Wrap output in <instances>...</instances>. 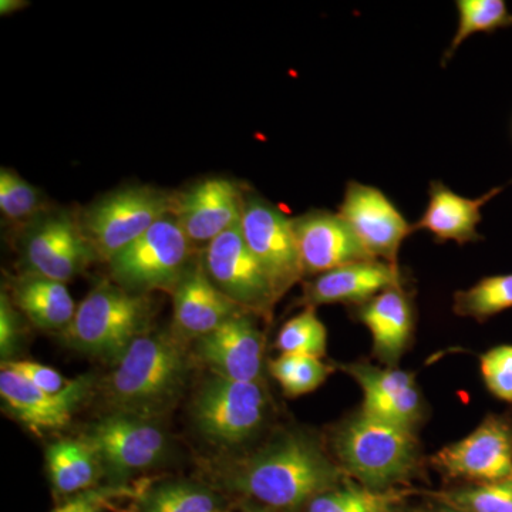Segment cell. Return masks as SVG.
Returning a JSON list of instances; mask_svg holds the SVG:
<instances>
[{
	"label": "cell",
	"mask_w": 512,
	"mask_h": 512,
	"mask_svg": "<svg viewBox=\"0 0 512 512\" xmlns=\"http://www.w3.org/2000/svg\"><path fill=\"white\" fill-rule=\"evenodd\" d=\"M47 468L57 494L77 495L94 490L103 468L92 446L84 439H64L47 447Z\"/></svg>",
	"instance_id": "obj_24"
},
{
	"label": "cell",
	"mask_w": 512,
	"mask_h": 512,
	"mask_svg": "<svg viewBox=\"0 0 512 512\" xmlns=\"http://www.w3.org/2000/svg\"><path fill=\"white\" fill-rule=\"evenodd\" d=\"M218 498L190 483H164L141 497V512H217Z\"/></svg>",
	"instance_id": "obj_28"
},
{
	"label": "cell",
	"mask_w": 512,
	"mask_h": 512,
	"mask_svg": "<svg viewBox=\"0 0 512 512\" xmlns=\"http://www.w3.org/2000/svg\"><path fill=\"white\" fill-rule=\"evenodd\" d=\"M217 512H221V511H217Z\"/></svg>",
	"instance_id": "obj_40"
},
{
	"label": "cell",
	"mask_w": 512,
	"mask_h": 512,
	"mask_svg": "<svg viewBox=\"0 0 512 512\" xmlns=\"http://www.w3.org/2000/svg\"><path fill=\"white\" fill-rule=\"evenodd\" d=\"M419 512H464L461 510H457V508L450 507V505L440 503L436 505V507L426 508V510H421Z\"/></svg>",
	"instance_id": "obj_38"
},
{
	"label": "cell",
	"mask_w": 512,
	"mask_h": 512,
	"mask_svg": "<svg viewBox=\"0 0 512 512\" xmlns=\"http://www.w3.org/2000/svg\"><path fill=\"white\" fill-rule=\"evenodd\" d=\"M440 503L464 512H512V478L448 491Z\"/></svg>",
	"instance_id": "obj_32"
},
{
	"label": "cell",
	"mask_w": 512,
	"mask_h": 512,
	"mask_svg": "<svg viewBox=\"0 0 512 512\" xmlns=\"http://www.w3.org/2000/svg\"><path fill=\"white\" fill-rule=\"evenodd\" d=\"M345 471L303 433L269 443L232 474V490L266 510L292 512L343 483Z\"/></svg>",
	"instance_id": "obj_1"
},
{
	"label": "cell",
	"mask_w": 512,
	"mask_h": 512,
	"mask_svg": "<svg viewBox=\"0 0 512 512\" xmlns=\"http://www.w3.org/2000/svg\"><path fill=\"white\" fill-rule=\"evenodd\" d=\"M244 187L222 177L207 178L175 197L173 215L192 244L207 247L241 224Z\"/></svg>",
	"instance_id": "obj_14"
},
{
	"label": "cell",
	"mask_w": 512,
	"mask_h": 512,
	"mask_svg": "<svg viewBox=\"0 0 512 512\" xmlns=\"http://www.w3.org/2000/svg\"><path fill=\"white\" fill-rule=\"evenodd\" d=\"M202 265L212 284L231 301L251 315L272 319L278 296L264 268L244 241L239 225L205 247Z\"/></svg>",
	"instance_id": "obj_8"
},
{
	"label": "cell",
	"mask_w": 512,
	"mask_h": 512,
	"mask_svg": "<svg viewBox=\"0 0 512 512\" xmlns=\"http://www.w3.org/2000/svg\"><path fill=\"white\" fill-rule=\"evenodd\" d=\"M292 225L305 275L372 259L339 212L309 211L292 218Z\"/></svg>",
	"instance_id": "obj_17"
},
{
	"label": "cell",
	"mask_w": 512,
	"mask_h": 512,
	"mask_svg": "<svg viewBox=\"0 0 512 512\" xmlns=\"http://www.w3.org/2000/svg\"><path fill=\"white\" fill-rule=\"evenodd\" d=\"M2 366L18 373L33 386L39 387L40 390L47 393L63 392L73 383V380L66 379L53 367L29 362V360H9V362H2Z\"/></svg>",
	"instance_id": "obj_34"
},
{
	"label": "cell",
	"mask_w": 512,
	"mask_h": 512,
	"mask_svg": "<svg viewBox=\"0 0 512 512\" xmlns=\"http://www.w3.org/2000/svg\"><path fill=\"white\" fill-rule=\"evenodd\" d=\"M150 319L146 296L103 284L77 306L64 336L73 348L114 365L138 336L148 332Z\"/></svg>",
	"instance_id": "obj_4"
},
{
	"label": "cell",
	"mask_w": 512,
	"mask_h": 512,
	"mask_svg": "<svg viewBox=\"0 0 512 512\" xmlns=\"http://www.w3.org/2000/svg\"><path fill=\"white\" fill-rule=\"evenodd\" d=\"M266 397L259 382L212 375L195 394L192 417L207 439L235 446L254 436L265 419Z\"/></svg>",
	"instance_id": "obj_7"
},
{
	"label": "cell",
	"mask_w": 512,
	"mask_h": 512,
	"mask_svg": "<svg viewBox=\"0 0 512 512\" xmlns=\"http://www.w3.org/2000/svg\"><path fill=\"white\" fill-rule=\"evenodd\" d=\"M400 501L396 491H373L363 485L342 484L318 495L306 512H394Z\"/></svg>",
	"instance_id": "obj_27"
},
{
	"label": "cell",
	"mask_w": 512,
	"mask_h": 512,
	"mask_svg": "<svg viewBox=\"0 0 512 512\" xmlns=\"http://www.w3.org/2000/svg\"><path fill=\"white\" fill-rule=\"evenodd\" d=\"M264 350V333L256 328L254 315L241 313L198 338L194 352L212 375L235 382H258Z\"/></svg>",
	"instance_id": "obj_15"
},
{
	"label": "cell",
	"mask_w": 512,
	"mask_h": 512,
	"mask_svg": "<svg viewBox=\"0 0 512 512\" xmlns=\"http://www.w3.org/2000/svg\"><path fill=\"white\" fill-rule=\"evenodd\" d=\"M22 252L29 274L62 284L97 258L79 218L66 211H46L23 225Z\"/></svg>",
	"instance_id": "obj_11"
},
{
	"label": "cell",
	"mask_w": 512,
	"mask_h": 512,
	"mask_svg": "<svg viewBox=\"0 0 512 512\" xmlns=\"http://www.w3.org/2000/svg\"><path fill=\"white\" fill-rule=\"evenodd\" d=\"M177 192L127 187L110 192L79 217L94 254L110 262L158 221L173 215Z\"/></svg>",
	"instance_id": "obj_5"
},
{
	"label": "cell",
	"mask_w": 512,
	"mask_h": 512,
	"mask_svg": "<svg viewBox=\"0 0 512 512\" xmlns=\"http://www.w3.org/2000/svg\"><path fill=\"white\" fill-rule=\"evenodd\" d=\"M239 227L281 301L305 276L291 218L261 195L245 192Z\"/></svg>",
	"instance_id": "obj_9"
},
{
	"label": "cell",
	"mask_w": 512,
	"mask_h": 512,
	"mask_svg": "<svg viewBox=\"0 0 512 512\" xmlns=\"http://www.w3.org/2000/svg\"><path fill=\"white\" fill-rule=\"evenodd\" d=\"M28 6L29 3L25 2V0H2V2H0V15H13V13L28 8Z\"/></svg>",
	"instance_id": "obj_37"
},
{
	"label": "cell",
	"mask_w": 512,
	"mask_h": 512,
	"mask_svg": "<svg viewBox=\"0 0 512 512\" xmlns=\"http://www.w3.org/2000/svg\"><path fill=\"white\" fill-rule=\"evenodd\" d=\"M504 187H494L478 198L463 197L448 188L443 181H431L429 187V202L420 220L414 222V231H429L437 244L447 241L457 242L458 245L468 242L481 241L478 225L483 221L481 210Z\"/></svg>",
	"instance_id": "obj_22"
},
{
	"label": "cell",
	"mask_w": 512,
	"mask_h": 512,
	"mask_svg": "<svg viewBox=\"0 0 512 512\" xmlns=\"http://www.w3.org/2000/svg\"><path fill=\"white\" fill-rule=\"evenodd\" d=\"M338 212L370 258L399 266L397 256L404 239L413 234V224L383 191L349 181Z\"/></svg>",
	"instance_id": "obj_13"
},
{
	"label": "cell",
	"mask_w": 512,
	"mask_h": 512,
	"mask_svg": "<svg viewBox=\"0 0 512 512\" xmlns=\"http://www.w3.org/2000/svg\"><path fill=\"white\" fill-rule=\"evenodd\" d=\"M20 340L19 316L16 306L6 292L0 295V353L3 362H9V357L15 355Z\"/></svg>",
	"instance_id": "obj_35"
},
{
	"label": "cell",
	"mask_w": 512,
	"mask_h": 512,
	"mask_svg": "<svg viewBox=\"0 0 512 512\" xmlns=\"http://www.w3.org/2000/svg\"><path fill=\"white\" fill-rule=\"evenodd\" d=\"M173 292L174 326L187 338H201L227 320L248 313L212 284L202 261L188 266Z\"/></svg>",
	"instance_id": "obj_20"
},
{
	"label": "cell",
	"mask_w": 512,
	"mask_h": 512,
	"mask_svg": "<svg viewBox=\"0 0 512 512\" xmlns=\"http://www.w3.org/2000/svg\"><path fill=\"white\" fill-rule=\"evenodd\" d=\"M458 26L441 66H446L458 47L477 33H494L512 26V13L504 0H457Z\"/></svg>",
	"instance_id": "obj_25"
},
{
	"label": "cell",
	"mask_w": 512,
	"mask_h": 512,
	"mask_svg": "<svg viewBox=\"0 0 512 512\" xmlns=\"http://www.w3.org/2000/svg\"><path fill=\"white\" fill-rule=\"evenodd\" d=\"M269 372L281 384L285 394L298 397L315 392L326 382L333 367L326 365L318 357L282 353L269 363Z\"/></svg>",
	"instance_id": "obj_30"
},
{
	"label": "cell",
	"mask_w": 512,
	"mask_h": 512,
	"mask_svg": "<svg viewBox=\"0 0 512 512\" xmlns=\"http://www.w3.org/2000/svg\"><path fill=\"white\" fill-rule=\"evenodd\" d=\"M433 464L451 478L493 483L512 478V419L490 414L464 439L441 448Z\"/></svg>",
	"instance_id": "obj_12"
},
{
	"label": "cell",
	"mask_w": 512,
	"mask_h": 512,
	"mask_svg": "<svg viewBox=\"0 0 512 512\" xmlns=\"http://www.w3.org/2000/svg\"><path fill=\"white\" fill-rule=\"evenodd\" d=\"M453 311L485 322L512 308V274L485 276L476 285L454 293Z\"/></svg>",
	"instance_id": "obj_26"
},
{
	"label": "cell",
	"mask_w": 512,
	"mask_h": 512,
	"mask_svg": "<svg viewBox=\"0 0 512 512\" xmlns=\"http://www.w3.org/2000/svg\"><path fill=\"white\" fill-rule=\"evenodd\" d=\"M0 211L15 224L26 225L46 212L42 194L10 168L0 170Z\"/></svg>",
	"instance_id": "obj_31"
},
{
	"label": "cell",
	"mask_w": 512,
	"mask_h": 512,
	"mask_svg": "<svg viewBox=\"0 0 512 512\" xmlns=\"http://www.w3.org/2000/svg\"><path fill=\"white\" fill-rule=\"evenodd\" d=\"M333 447L346 474L373 491H390L412 476L419 458L414 431L360 410L340 424Z\"/></svg>",
	"instance_id": "obj_3"
},
{
	"label": "cell",
	"mask_w": 512,
	"mask_h": 512,
	"mask_svg": "<svg viewBox=\"0 0 512 512\" xmlns=\"http://www.w3.org/2000/svg\"><path fill=\"white\" fill-rule=\"evenodd\" d=\"M119 494V491L113 490V488L86 491V493L74 495L64 501L52 512H103L107 503L113 498L119 497Z\"/></svg>",
	"instance_id": "obj_36"
},
{
	"label": "cell",
	"mask_w": 512,
	"mask_h": 512,
	"mask_svg": "<svg viewBox=\"0 0 512 512\" xmlns=\"http://www.w3.org/2000/svg\"><path fill=\"white\" fill-rule=\"evenodd\" d=\"M343 370L363 390V413L414 431L423 416V399L413 373L365 362L350 363Z\"/></svg>",
	"instance_id": "obj_16"
},
{
	"label": "cell",
	"mask_w": 512,
	"mask_h": 512,
	"mask_svg": "<svg viewBox=\"0 0 512 512\" xmlns=\"http://www.w3.org/2000/svg\"><path fill=\"white\" fill-rule=\"evenodd\" d=\"M90 387L89 377H80L63 392L52 394L33 386L8 367L0 369V396L6 409L20 423L39 433L66 427L74 410L90 393Z\"/></svg>",
	"instance_id": "obj_18"
},
{
	"label": "cell",
	"mask_w": 512,
	"mask_h": 512,
	"mask_svg": "<svg viewBox=\"0 0 512 512\" xmlns=\"http://www.w3.org/2000/svg\"><path fill=\"white\" fill-rule=\"evenodd\" d=\"M485 386L497 399L512 403V345L485 352L480 359Z\"/></svg>",
	"instance_id": "obj_33"
},
{
	"label": "cell",
	"mask_w": 512,
	"mask_h": 512,
	"mask_svg": "<svg viewBox=\"0 0 512 512\" xmlns=\"http://www.w3.org/2000/svg\"><path fill=\"white\" fill-rule=\"evenodd\" d=\"M190 369L183 340L174 333L148 330L114 363L106 383L107 400L116 413L151 419L177 403Z\"/></svg>",
	"instance_id": "obj_2"
},
{
	"label": "cell",
	"mask_w": 512,
	"mask_h": 512,
	"mask_svg": "<svg viewBox=\"0 0 512 512\" xmlns=\"http://www.w3.org/2000/svg\"><path fill=\"white\" fill-rule=\"evenodd\" d=\"M404 284L399 266L377 259L353 262L316 276L306 282L302 302L305 306H359L392 286Z\"/></svg>",
	"instance_id": "obj_19"
},
{
	"label": "cell",
	"mask_w": 512,
	"mask_h": 512,
	"mask_svg": "<svg viewBox=\"0 0 512 512\" xmlns=\"http://www.w3.org/2000/svg\"><path fill=\"white\" fill-rule=\"evenodd\" d=\"M99 458L103 473L114 480L156 467L168 451V439L151 419L110 414L94 423L83 437Z\"/></svg>",
	"instance_id": "obj_10"
},
{
	"label": "cell",
	"mask_w": 512,
	"mask_h": 512,
	"mask_svg": "<svg viewBox=\"0 0 512 512\" xmlns=\"http://www.w3.org/2000/svg\"><path fill=\"white\" fill-rule=\"evenodd\" d=\"M276 349L285 355H301L322 359L328 348V330L316 315L315 308L306 306L279 330Z\"/></svg>",
	"instance_id": "obj_29"
},
{
	"label": "cell",
	"mask_w": 512,
	"mask_h": 512,
	"mask_svg": "<svg viewBox=\"0 0 512 512\" xmlns=\"http://www.w3.org/2000/svg\"><path fill=\"white\" fill-rule=\"evenodd\" d=\"M357 320L369 329L373 353L387 367H396L409 348L414 329V306L404 285L392 286L355 306Z\"/></svg>",
	"instance_id": "obj_21"
},
{
	"label": "cell",
	"mask_w": 512,
	"mask_h": 512,
	"mask_svg": "<svg viewBox=\"0 0 512 512\" xmlns=\"http://www.w3.org/2000/svg\"><path fill=\"white\" fill-rule=\"evenodd\" d=\"M10 299L33 325L43 330H66L77 311L66 285L39 275L26 274L16 279Z\"/></svg>",
	"instance_id": "obj_23"
},
{
	"label": "cell",
	"mask_w": 512,
	"mask_h": 512,
	"mask_svg": "<svg viewBox=\"0 0 512 512\" xmlns=\"http://www.w3.org/2000/svg\"><path fill=\"white\" fill-rule=\"evenodd\" d=\"M120 512H140V511H138L136 507H130V508H126V510H121Z\"/></svg>",
	"instance_id": "obj_39"
},
{
	"label": "cell",
	"mask_w": 512,
	"mask_h": 512,
	"mask_svg": "<svg viewBox=\"0 0 512 512\" xmlns=\"http://www.w3.org/2000/svg\"><path fill=\"white\" fill-rule=\"evenodd\" d=\"M192 245L174 215H168L111 259V276L120 288L140 295L174 291L191 265Z\"/></svg>",
	"instance_id": "obj_6"
}]
</instances>
